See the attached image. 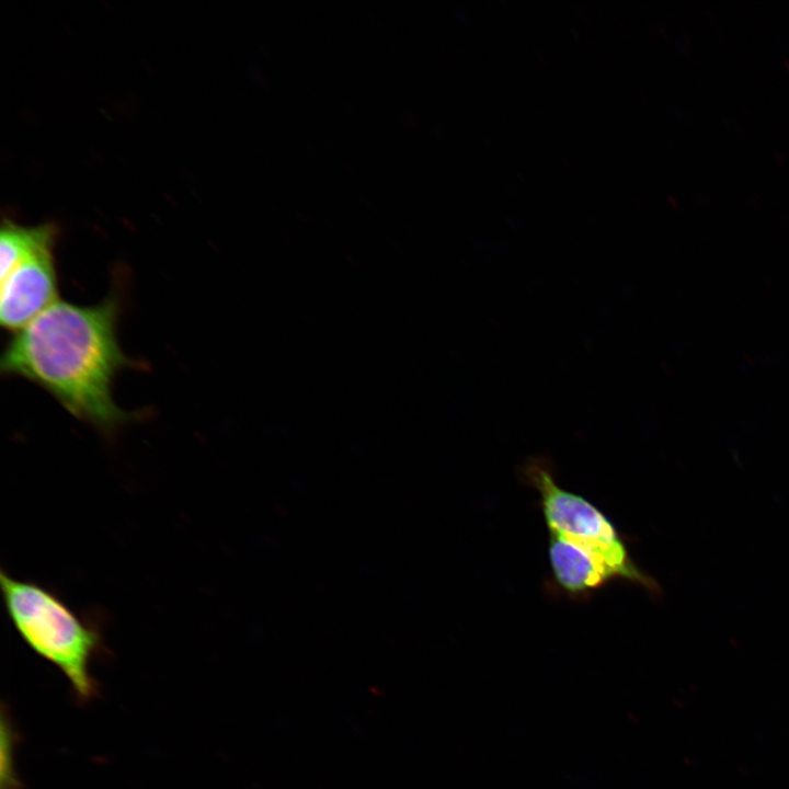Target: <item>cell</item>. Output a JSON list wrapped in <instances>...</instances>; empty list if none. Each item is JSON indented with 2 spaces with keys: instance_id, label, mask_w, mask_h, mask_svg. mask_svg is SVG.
<instances>
[{
  "instance_id": "cell-4",
  "label": "cell",
  "mask_w": 789,
  "mask_h": 789,
  "mask_svg": "<svg viewBox=\"0 0 789 789\" xmlns=\"http://www.w3.org/2000/svg\"><path fill=\"white\" fill-rule=\"evenodd\" d=\"M54 252H39L1 277L0 322L18 332L57 301Z\"/></svg>"
},
{
  "instance_id": "cell-6",
  "label": "cell",
  "mask_w": 789,
  "mask_h": 789,
  "mask_svg": "<svg viewBox=\"0 0 789 789\" xmlns=\"http://www.w3.org/2000/svg\"><path fill=\"white\" fill-rule=\"evenodd\" d=\"M58 236L52 222L21 226L3 220L0 232L1 277L22 261L46 250H52Z\"/></svg>"
},
{
  "instance_id": "cell-2",
  "label": "cell",
  "mask_w": 789,
  "mask_h": 789,
  "mask_svg": "<svg viewBox=\"0 0 789 789\" xmlns=\"http://www.w3.org/2000/svg\"><path fill=\"white\" fill-rule=\"evenodd\" d=\"M0 584L9 618L26 645L64 674L78 701L95 698L91 664L104 649L96 627L37 583L1 570Z\"/></svg>"
},
{
  "instance_id": "cell-5",
  "label": "cell",
  "mask_w": 789,
  "mask_h": 789,
  "mask_svg": "<svg viewBox=\"0 0 789 789\" xmlns=\"http://www.w3.org/2000/svg\"><path fill=\"white\" fill-rule=\"evenodd\" d=\"M547 553L554 584L570 597H586L610 582L590 557L556 536L548 535Z\"/></svg>"
},
{
  "instance_id": "cell-3",
  "label": "cell",
  "mask_w": 789,
  "mask_h": 789,
  "mask_svg": "<svg viewBox=\"0 0 789 789\" xmlns=\"http://www.w3.org/2000/svg\"><path fill=\"white\" fill-rule=\"evenodd\" d=\"M521 473L538 493L548 535L584 552L610 581H627L652 595L661 594L658 582L632 560L614 523L586 498L561 487L547 458H528Z\"/></svg>"
},
{
  "instance_id": "cell-1",
  "label": "cell",
  "mask_w": 789,
  "mask_h": 789,
  "mask_svg": "<svg viewBox=\"0 0 789 789\" xmlns=\"http://www.w3.org/2000/svg\"><path fill=\"white\" fill-rule=\"evenodd\" d=\"M118 305L56 301L15 332L1 356V370L49 392L69 413L108 433L129 415L113 399L114 378L129 359L116 325Z\"/></svg>"
}]
</instances>
